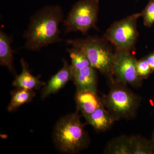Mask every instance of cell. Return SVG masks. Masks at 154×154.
Returning a JSON list of instances; mask_svg holds the SVG:
<instances>
[{"instance_id":"ba28073f","label":"cell","mask_w":154,"mask_h":154,"mask_svg":"<svg viewBox=\"0 0 154 154\" xmlns=\"http://www.w3.org/2000/svg\"><path fill=\"white\" fill-rule=\"evenodd\" d=\"M63 65L58 72L48 81L41 93V98L44 99L52 94L57 93L69 82L73 80L72 69L65 60H63Z\"/></svg>"},{"instance_id":"8fae6325","label":"cell","mask_w":154,"mask_h":154,"mask_svg":"<svg viewBox=\"0 0 154 154\" xmlns=\"http://www.w3.org/2000/svg\"><path fill=\"white\" fill-rule=\"evenodd\" d=\"M73 80L77 90H91L96 92L97 79L95 69L91 65L73 71Z\"/></svg>"},{"instance_id":"44dd1931","label":"cell","mask_w":154,"mask_h":154,"mask_svg":"<svg viewBox=\"0 0 154 154\" xmlns=\"http://www.w3.org/2000/svg\"><path fill=\"white\" fill-rule=\"evenodd\" d=\"M153 143L154 145V137H153Z\"/></svg>"},{"instance_id":"277c9868","label":"cell","mask_w":154,"mask_h":154,"mask_svg":"<svg viewBox=\"0 0 154 154\" xmlns=\"http://www.w3.org/2000/svg\"><path fill=\"white\" fill-rule=\"evenodd\" d=\"M99 10V0L77 2L63 22L64 33L79 31L87 34L91 28H96Z\"/></svg>"},{"instance_id":"7c38bea8","label":"cell","mask_w":154,"mask_h":154,"mask_svg":"<svg viewBox=\"0 0 154 154\" xmlns=\"http://www.w3.org/2000/svg\"><path fill=\"white\" fill-rule=\"evenodd\" d=\"M20 63L22 67V72L19 75L16 76L13 82V86L17 88L33 90L39 89L45 85L39 80V77H35L31 74L24 59H21Z\"/></svg>"},{"instance_id":"9c48e42d","label":"cell","mask_w":154,"mask_h":154,"mask_svg":"<svg viewBox=\"0 0 154 154\" xmlns=\"http://www.w3.org/2000/svg\"><path fill=\"white\" fill-rule=\"evenodd\" d=\"M75 100L77 108L84 117L94 112L103 102L96 91L88 90H77Z\"/></svg>"},{"instance_id":"2e32d148","label":"cell","mask_w":154,"mask_h":154,"mask_svg":"<svg viewBox=\"0 0 154 154\" xmlns=\"http://www.w3.org/2000/svg\"><path fill=\"white\" fill-rule=\"evenodd\" d=\"M67 51L71 60V65L73 71L79 70L85 67L91 65L86 56L79 49L72 47L68 48Z\"/></svg>"},{"instance_id":"52a82bcc","label":"cell","mask_w":154,"mask_h":154,"mask_svg":"<svg viewBox=\"0 0 154 154\" xmlns=\"http://www.w3.org/2000/svg\"><path fill=\"white\" fill-rule=\"evenodd\" d=\"M137 60L131 52L116 49L113 74L117 82L139 86L142 78L137 71Z\"/></svg>"},{"instance_id":"ffe728a7","label":"cell","mask_w":154,"mask_h":154,"mask_svg":"<svg viewBox=\"0 0 154 154\" xmlns=\"http://www.w3.org/2000/svg\"><path fill=\"white\" fill-rule=\"evenodd\" d=\"M145 58L146 60L148 62L150 66L152 71L154 72V51L150 54L147 56Z\"/></svg>"},{"instance_id":"5bb4252c","label":"cell","mask_w":154,"mask_h":154,"mask_svg":"<svg viewBox=\"0 0 154 154\" xmlns=\"http://www.w3.org/2000/svg\"><path fill=\"white\" fill-rule=\"evenodd\" d=\"M105 153L132 154L131 138L121 136L109 142L105 150Z\"/></svg>"},{"instance_id":"ac0fdd59","label":"cell","mask_w":154,"mask_h":154,"mask_svg":"<svg viewBox=\"0 0 154 154\" xmlns=\"http://www.w3.org/2000/svg\"><path fill=\"white\" fill-rule=\"evenodd\" d=\"M141 17L145 26L150 28L154 24V0H150L146 8L142 11Z\"/></svg>"},{"instance_id":"9a60e30c","label":"cell","mask_w":154,"mask_h":154,"mask_svg":"<svg viewBox=\"0 0 154 154\" xmlns=\"http://www.w3.org/2000/svg\"><path fill=\"white\" fill-rule=\"evenodd\" d=\"M36 94L33 90L17 88L12 93L11 102L8 107L10 112L14 111L21 105L30 102Z\"/></svg>"},{"instance_id":"30bf717a","label":"cell","mask_w":154,"mask_h":154,"mask_svg":"<svg viewBox=\"0 0 154 154\" xmlns=\"http://www.w3.org/2000/svg\"><path fill=\"white\" fill-rule=\"evenodd\" d=\"M85 117L88 124L99 131L107 130L115 120L113 115L105 109L103 102L94 112Z\"/></svg>"},{"instance_id":"8992f818","label":"cell","mask_w":154,"mask_h":154,"mask_svg":"<svg viewBox=\"0 0 154 154\" xmlns=\"http://www.w3.org/2000/svg\"><path fill=\"white\" fill-rule=\"evenodd\" d=\"M141 14L130 15L113 23L107 29L104 37L116 49L131 51L134 48L138 37L137 21Z\"/></svg>"},{"instance_id":"7a4b0ae2","label":"cell","mask_w":154,"mask_h":154,"mask_svg":"<svg viewBox=\"0 0 154 154\" xmlns=\"http://www.w3.org/2000/svg\"><path fill=\"white\" fill-rule=\"evenodd\" d=\"M54 141L62 152L75 153L85 149L88 138L78 112L61 119L54 131Z\"/></svg>"},{"instance_id":"4fadbf2b","label":"cell","mask_w":154,"mask_h":154,"mask_svg":"<svg viewBox=\"0 0 154 154\" xmlns=\"http://www.w3.org/2000/svg\"><path fill=\"white\" fill-rule=\"evenodd\" d=\"M13 37L5 33L2 29L0 30V64L5 66L9 70L15 74L13 61L14 55L11 44Z\"/></svg>"},{"instance_id":"d6986e66","label":"cell","mask_w":154,"mask_h":154,"mask_svg":"<svg viewBox=\"0 0 154 154\" xmlns=\"http://www.w3.org/2000/svg\"><path fill=\"white\" fill-rule=\"evenodd\" d=\"M136 67L138 74L142 79L146 78L152 72L149 64L145 58L137 61Z\"/></svg>"},{"instance_id":"e0dca14e","label":"cell","mask_w":154,"mask_h":154,"mask_svg":"<svg viewBox=\"0 0 154 154\" xmlns=\"http://www.w3.org/2000/svg\"><path fill=\"white\" fill-rule=\"evenodd\" d=\"M131 138L132 154L154 153V145L140 136H132Z\"/></svg>"},{"instance_id":"3957f363","label":"cell","mask_w":154,"mask_h":154,"mask_svg":"<svg viewBox=\"0 0 154 154\" xmlns=\"http://www.w3.org/2000/svg\"><path fill=\"white\" fill-rule=\"evenodd\" d=\"M72 47L81 50L94 68L102 74L113 79L114 52L105 38L88 36L67 40Z\"/></svg>"},{"instance_id":"5b68a950","label":"cell","mask_w":154,"mask_h":154,"mask_svg":"<svg viewBox=\"0 0 154 154\" xmlns=\"http://www.w3.org/2000/svg\"><path fill=\"white\" fill-rule=\"evenodd\" d=\"M122 83H114L103 102L115 120L129 118L134 115L139 99Z\"/></svg>"},{"instance_id":"6da1fadb","label":"cell","mask_w":154,"mask_h":154,"mask_svg":"<svg viewBox=\"0 0 154 154\" xmlns=\"http://www.w3.org/2000/svg\"><path fill=\"white\" fill-rule=\"evenodd\" d=\"M64 17L62 9L58 5L45 6L37 11L30 18L28 29L23 34L26 40L25 48L39 51L50 45L62 41L59 25Z\"/></svg>"}]
</instances>
